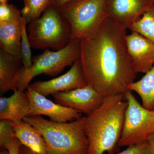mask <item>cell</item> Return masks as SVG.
<instances>
[{
    "label": "cell",
    "instance_id": "cell-1",
    "mask_svg": "<svg viewBox=\"0 0 154 154\" xmlns=\"http://www.w3.org/2000/svg\"><path fill=\"white\" fill-rule=\"evenodd\" d=\"M126 30L107 17L94 35L80 40L86 82L105 98L125 95L137 74L127 49Z\"/></svg>",
    "mask_w": 154,
    "mask_h": 154
},
{
    "label": "cell",
    "instance_id": "cell-2",
    "mask_svg": "<svg viewBox=\"0 0 154 154\" xmlns=\"http://www.w3.org/2000/svg\"><path fill=\"white\" fill-rule=\"evenodd\" d=\"M128 102L125 95L105 98L102 105L83 117L88 143L87 154L115 153L121 137Z\"/></svg>",
    "mask_w": 154,
    "mask_h": 154
},
{
    "label": "cell",
    "instance_id": "cell-3",
    "mask_svg": "<svg viewBox=\"0 0 154 154\" xmlns=\"http://www.w3.org/2000/svg\"><path fill=\"white\" fill-rule=\"evenodd\" d=\"M23 120L32 125L44 139L48 154H87L88 143L83 117L69 122L48 120L41 116H26Z\"/></svg>",
    "mask_w": 154,
    "mask_h": 154
},
{
    "label": "cell",
    "instance_id": "cell-4",
    "mask_svg": "<svg viewBox=\"0 0 154 154\" xmlns=\"http://www.w3.org/2000/svg\"><path fill=\"white\" fill-rule=\"evenodd\" d=\"M107 0H79L57 8L70 27L72 39L93 36L107 18Z\"/></svg>",
    "mask_w": 154,
    "mask_h": 154
},
{
    "label": "cell",
    "instance_id": "cell-5",
    "mask_svg": "<svg viewBox=\"0 0 154 154\" xmlns=\"http://www.w3.org/2000/svg\"><path fill=\"white\" fill-rule=\"evenodd\" d=\"M28 38L36 49L63 48L71 40L69 23L57 9L48 7L43 15L29 23Z\"/></svg>",
    "mask_w": 154,
    "mask_h": 154
},
{
    "label": "cell",
    "instance_id": "cell-6",
    "mask_svg": "<svg viewBox=\"0 0 154 154\" xmlns=\"http://www.w3.org/2000/svg\"><path fill=\"white\" fill-rule=\"evenodd\" d=\"M80 40L72 39L66 46L57 51L46 49L33 59L32 66L28 69L22 67L19 74L18 91L25 92L32 80L44 74L54 76L62 71L67 66H72L79 59Z\"/></svg>",
    "mask_w": 154,
    "mask_h": 154
},
{
    "label": "cell",
    "instance_id": "cell-7",
    "mask_svg": "<svg viewBox=\"0 0 154 154\" xmlns=\"http://www.w3.org/2000/svg\"><path fill=\"white\" fill-rule=\"evenodd\" d=\"M125 96L128 105L118 147L145 141L154 133V110L143 107L131 91H128Z\"/></svg>",
    "mask_w": 154,
    "mask_h": 154
},
{
    "label": "cell",
    "instance_id": "cell-8",
    "mask_svg": "<svg viewBox=\"0 0 154 154\" xmlns=\"http://www.w3.org/2000/svg\"><path fill=\"white\" fill-rule=\"evenodd\" d=\"M52 96L56 103L78 110L86 116L99 108L105 99L89 85L72 91L57 92Z\"/></svg>",
    "mask_w": 154,
    "mask_h": 154
},
{
    "label": "cell",
    "instance_id": "cell-9",
    "mask_svg": "<svg viewBox=\"0 0 154 154\" xmlns=\"http://www.w3.org/2000/svg\"><path fill=\"white\" fill-rule=\"evenodd\" d=\"M25 92L30 101L28 116L45 115L49 117L51 121L57 122L75 121L82 117L79 111L53 102L34 91L30 85Z\"/></svg>",
    "mask_w": 154,
    "mask_h": 154
},
{
    "label": "cell",
    "instance_id": "cell-10",
    "mask_svg": "<svg viewBox=\"0 0 154 154\" xmlns=\"http://www.w3.org/2000/svg\"><path fill=\"white\" fill-rule=\"evenodd\" d=\"M88 85L79 59L76 61L64 74L46 81L30 85L34 91L45 97L60 92L72 91Z\"/></svg>",
    "mask_w": 154,
    "mask_h": 154
},
{
    "label": "cell",
    "instance_id": "cell-11",
    "mask_svg": "<svg viewBox=\"0 0 154 154\" xmlns=\"http://www.w3.org/2000/svg\"><path fill=\"white\" fill-rule=\"evenodd\" d=\"M154 3V0H107V18L127 30Z\"/></svg>",
    "mask_w": 154,
    "mask_h": 154
},
{
    "label": "cell",
    "instance_id": "cell-12",
    "mask_svg": "<svg viewBox=\"0 0 154 154\" xmlns=\"http://www.w3.org/2000/svg\"><path fill=\"white\" fill-rule=\"evenodd\" d=\"M125 42L135 72H148L154 66V42L134 32L127 34Z\"/></svg>",
    "mask_w": 154,
    "mask_h": 154
},
{
    "label": "cell",
    "instance_id": "cell-13",
    "mask_svg": "<svg viewBox=\"0 0 154 154\" xmlns=\"http://www.w3.org/2000/svg\"><path fill=\"white\" fill-rule=\"evenodd\" d=\"M30 107V99L26 92L14 91L10 97L0 98V119L23 120L28 116Z\"/></svg>",
    "mask_w": 154,
    "mask_h": 154
},
{
    "label": "cell",
    "instance_id": "cell-14",
    "mask_svg": "<svg viewBox=\"0 0 154 154\" xmlns=\"http://www.w3.org/2000/svg\"><path fill=\"white\" fill-rule=\"evenodd\" d=\"M21 59L9 55L0 50V91L4 94L8 91L18 90L19 74L23 65Z\"/></svg>",
    "mask_w": 154,
    "mask_h": 154
},
{
    "label": "cell",
    "instance_id": "cell-15",
    "mask_svg": "<svg viewBox=\"0 0 154 154\" xmlns=\"http://www.w3.org/2000/svg\"><path fill=\"white\" fill-rule=\"evenodd\" d=\"M22 17L9 23L0 24L1 49L11 56L21 59Z\"/></svg>",
    "mask_w": 154,
    "mask_h": 154
},
{
    "label": "cell",
    "instance_id": "cell-16",
    "mask_svg": "<svg viewBox=\"0 0 154 154\" xmlns=\"http://www.w3.org/2000/svg\"><path fill=\"white\" fill-rule=\"evenodd\" d=\"M16 136L22 144L37 154H48L44 139L38 131L24 120L12 122Z\"/></svg>",
    "mask_w": 154,
    "mask_h": 154
},
{
    "label": "cell",
    "instance_id": "cell-17",
    "mask_svg": "<svg viewBox=\"0 0 154 154\" xmlns=\"http://www.w3.org/2000/svg\"><path fill=\"white\" fill-rule=\"evenodd\" d=\"M128 89L140 96L143 107L154 110V66L140 80L131 83Z\"/></svg>",
    "mask_w": 154,
    "mask_h": 154
},
{
    "label": "cell",
    "instance_id": "cell-18",
    "mask_svg": "<svg viewBox=\"0 0 154 154\" xmlns=\"http://www.w3.org/2000/svg\"><path fill=\"white\" fill-rule=\"evenodd\" d=\"M129 29L154 42V3Z\"/></svg>",
    "mask_w": 154,
    "mask_h": 154
},
{
    "label": "cell",
    "instance_id": "cell-19",
    "mask_svg": "<svg viewBox=\"0 0 154 154\" xmlns=\"http://www.w3.org/2000/svg\"><path fill=\"white\" fill-rule=\"evenodd\" d=\"M51 0H27L21 13L27 24L40 17L42 14L49 7Z\"/></svg>",
    "mask_w": 154,
    "mask_h": 154
},
{
    "label": "cell",
    "instance_id": "cell-20",
    "mask_svg": "<svg viewBox=\"0 0 154 154\" xmlns=\"http://www.w3.org/2000/svg\"><path fill=\"white\" fill-rule=\"evenodd\" d=\"M22 39L21 42V60L24 68L28 69L30 68L33 64V59L31 56V46L28 34L26 30L27 22L26 19L22 17Z\"/></svg>",
    "mask_w": 154,
    "mask_h": 154
},
{
    "label": "cell",
    "instance_id": "cell-21",
    "mask_svg": "<svg viewBox=\"0 0 154 154\" xmlns=\"http://www.w3.org/2000/svg\"><path fill=\"white\" fill-rule=\"evenodd\" d=\"M16 134L12 122L8 119L0 120V146L2 149L9 150Z\"/></svg>",
    "mask_w": 154,
    "mask_h": 154
},
{
    "label": "cell",
    "instance_id": "cell-22",
    "mask_svg": "<svg viewBox=\"0 0 154 154\" xmlns=\"http://www.w3.org/2000/svg\"><path fill=\"white\" fill-rule=\"evenodd\" d=\"M21 12L8 3L0 4V24L11 23L21 18Z\"/></svg>",
    "mask_w": 154,
    "mask_h": 154
},
{
    "label": "cell",
    "instance_id": "cell-23",
    "mask_svg": "<svg viewBox=\"0 0 154 154\" xmlns=\"http://www.w3.org/2000/svg\"><path fill=\"white\" fill-rule=\"evenodd\" d=\"M104 154H152L147 141L128 146L126 149L117 153Z\"/></svg>",
    "mask_w": 154,
    "mask_h": 154
},
{
    "label": "cell",
    "instance_id": "cell-24",
    "mask_svg": "<svg viewBox=\"0 0 154 154\" xmlns=\"http://www.w3.org/2000/svg\"><path fill=\"white\" fill-rule=\"evenodd\" d=\"M78 1L79 0H51L49 7H52L57 9L69 3Z\"/></svg>",
    "mask_w": 154,
    "mask_h": 154
},
{
    "label": "cell",
    "instance_id": "cell-25",
    "mask_svg": "<svg viewBox=\"0 0 154 154\" xmlns=\"http://www.w3.org/2000/svg\"><path fill=\"white\" fill-rule=\"evenodd\" d=\"M21 143L17 137L14 139L9 149L10 154H19V149Z\"/></svg>",
    "mask_w": 154,
    "mask_h": 154
},
{
    "label": "cell",
    "instance_id": "cell-26",
    "mask_svg": "<svg viewBox=\"0 0 154 154\" xmlns=\"http://www.w3.org/2000/svg\"><path fill=\"white\" fill-rule=\"evenodd\" d=\"M19 154H37L29 148L21 143L19 149Z\"/></svg>",
    "mask_w": 154,
    "mask_h": 154
},
{
    "label": "cell",
    "instance_id": "cell-27",
    "mask_svg": "<svg viewBox=\"0 0 154 154\" xmlns=\"http://www.w3.org/2000/svg\"><path fill=\"white\" fill-rule=\"evenodd\" d=\"M152 154H154V133L147 140Z\"/></svg>",
    "mask_w": 154,
    "mask_h": 154
},
{
    "label": "cell",
    "instance_id": "cell-28",
    "mask_svg": "<svg viewBox=\"0 0 154 154\" xmlns=\"http://www.w3.org/2000/svg\"><path fill=\"white\" fill-rule=\"evenodd\" d=\"M0 154H10V153L9 151L8 150L2 149V150L1 151Z\"/></svg>",
    "mask_w": 154,
    "mask_h": 154
},
{
    "label": "cell",
    "instance_id": "cell-29",
    "mask_svg": "<svg viewBox=\"0 0 154 154\" xmlns=\"http://www.w3.org/2000/svg\"><path fill=\"white\" fill-rule=\"evenodd\" d=\"M8 1H9V0H0V4L7 3Z\"/></svg>",
    "mask_w": 154,
    "mask_h": 154
},
{
    "label": "cell",
    "instance_id": "cell-30",
    "mask_svg": "<svg viewBox=\"0 0 154 154\" xmlns=\"http://www.w3.org/2000/svg\"><path fill=\"white\" fill-rule=\"evenodd\" d=\"M24 2H25V1H27V0H24Z\"/></svg>",
    "mask_w": 154,
    "mask_h": 154
}]
</instances>
